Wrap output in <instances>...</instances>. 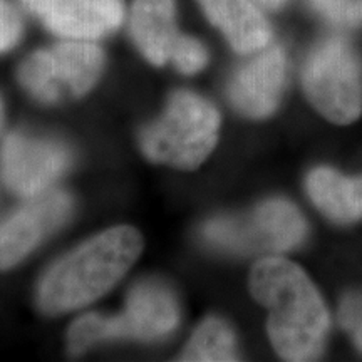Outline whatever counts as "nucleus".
Masks as SVG:
<instances>
[{"label": "nucleus", "mask_w": 362, "mask_h": 362, "mask_svg": "<svg viewBox=\"0 0 362 362\" xmlns=\"http://www.w3.org/2000/svg\"><path fill=\"white\" fill-rule=\"evenodd\" d=\"M339 322L362 351V292H351L339 307Z\"/></svg>", "instance_id": "6ab92c4d"}, {"label": "nucleus", "mask_w": 362, "mask_h": 362, "mask_svg": "<svg viewBox=\"0 0 362 362\" xmlns=\"http://www.w3.org/2000/svg\"><path fill=\"white\" fill-rule=\"evenodd\" d=\"M69 165L71 151L54 139L16 131L0 144V176L8 189L24 198L47 192Z\"/></svg>", "instance_id": "6e6552de"}, {"label": "nucleus", "mask_w": 362, "mask_h": 362, "mask_svg": "<svg viewBox=\"0 0 362 362\" xmlns=\"http://www.w3.org/2000/svg\"><path fill=\"white\" fill-rule=\"evenodd\" d=\"M255 2L267 8H280L287 0H255Z\"/></svg>", "instance_id": "aec40b11"}, {"label": "nucleus", "mask_w": 362, "mask_h": 362, "mask_svg": "<svg viewBox=\"0 0 362 362\" xmlns=\"http://www.w3.org/2000/svg\"><path fill=\"white\" fill-rule=\"evenodd\" d=\"M129 33L138 51L149 64L165 66L180 37L175 0H134Z\"/></svg>", "instance_id": "f8f14e48"}, {"label": "nucleus", "mask_w": 362, "mask_h": 362, "mask_svg": "<svg viewBox=\"0 0 362 362\" xmlns=\"http://www.w3.org/2000/svg\"><path fill=\"white\" fill-rule=\"evenodd\" d=\"M208 17L233 51L255 54L272 40V29L252 0H198Z\"/></svg>", "instance_id": "ddd939ff"}, {"label": "nucleus", "mask_w": 362, "mask_h": 362, "mask_svg": "<svg viewBox=\"0 0 362 362\" xmlns=\"http://www.w3.org/2000/svg\"><path fill=\"white\" fill-rule=\"evenodd\" d=\"M307 99L334 124L354 123L362 111V64L352 45L329 37L312 49L302 69Z\"/></svg>", "instance_id": "39448f33"}, {"label": "nucleus", "mask_w": 362, "mask_h": 362, "mask_svg": "<svg viewBox=\"0 0 362 362\" xmlns=\"http://www.w3.org/2000/svg\"><path fill=\"white\" fill-rule=\"evenodd\" d=\"M287 78V57L280 45H267L235 72L228 83L230 103L248 117H267L277 110Z\"/></svg>", "instance_id": "9b49d317"}, {"label": "nucleus", "mask_w": 362, "mask_h": 362, "mask_svg": "<svg viewBox=\"0 0 362 362\" xmlns=\"http://www.w3.org/2000/svg\"><path fill=\"white\" fill-rule=\"evenodd\" d=\"M220 123L214 104L192 90H178L163 115L141 131L139 146L149 161L194 170L216 146Z\"/></svg>", "instance_id": "7ed1b4c3"}, {"label": "nucleus", "mask_w": 362, "mask_h": 362, "mask_svg": "<svg viewBox=\"0 0 362 362\" xmlns=\"http://www.w3.org/2000/svg\"><path fill=\"white\" fill-rule=\"evenodd\" d=\"M143 252V237L133 226H112L86 240L45 272L37 287L44 314L79 310L111 291Z\"/></svg>", "instance_id": "f03ea898"}, {"label": "nucleus", "mask_w": 362, "mask_h": 362, "mask_svg": "<svg viewBox=\"0 0 362 362\" xmlns=\"http://www.w3.org/2000/svg\"><path fill=\"white\" fill-rule=\"evenodd\" d=\"M52 34L69 40L106 37L124 21L123 0H21Z\"/></svg>", "instance_id": "9d476101"}, {"label": "nucleus", "mask_w": 362, "mask_h": 362, "mask_svg": "<svg viewBox=\"0 0 362 362\" xmlns=\"http://www.w3.org/2000/svg\"><path fill=\"white\" fill-rule=\"evenodd\" d=\"M307 233L304 216L284 198L260 203L245 216H220L203 226L210 247L228 253H275L300 245Z\"/></svg>", "instance_id": "0eeeda50"}, {"label": "nucleus", "mask_w": 362, "mask_h": 362, "mask_svg": "<svg viewBox=\"0 0 362 362\" xmlns=\"http://www.w3.org/2000/svg\"><path fill=\"white\" fill-rule=\"evenodd\" d=\"M312 8L336 25H362V0H309Z\"/></svg>", "instance_id": "f3484780"}, {"label": "nucleus", "mask_w": 362, "mask_h": 362, "mask_svg": "<svg viewBox=\"0 0 362 362\" xmlns=\"http://www.w3.org/2000/svg\"><path fill=\"white\" fill-rule=\"evenodd\" d=\"M170 62H173L181 74L192 76L200 72L208 64V52L205 45L198 39L180 34L173 52H171Z\"/></svg>", "instance_id": "dca6fc26"}, {"label": "nucleus", "mask_w": 362, "mask_h": 362, "mask_svg": "<svg viewBox=\"0 0 362 362\" xmlns=\"http://www.w3.org/2000/svg\"><path fill=\"white\" fill-rule=\"evenodd\" d=\"M237 339L233 330L218 317H208L198 325L185 347L181 361H237Z\"/></svg>", "instance_id": "2eb2a0df"}, {"label": "nucleus", "mask_w": 362, "mask_h": 362, "mask_svg": "<svg viewBox=\"0 0 362 362\" xmlns=\"http://www.w3.org/2000/svg\"><path fill=\"white\" fill-rule=\"evenodd\" d=\"M250 292L269 310L267 332L285 361H314L324 349L329 312L315 285L300 267L269 255L253 265Z\"/></svg>", "instance_id": "f257e3e1"}, {"label": "nucleus", "mask_w": 362, "mask_h": 362, "mask_svg": "<svg viewBox=\"0 0 362 362\" xmlns=\"http://www.w3.org/2000/svg\"><path fill=\"white\" fill-rule=\"evenodd\" d=\"M24 37V22L11 0H0V54L16 49Z\"/></svg>", "instance_id": "a211bd4d"}, {"label": "nucleus", "mask_w": 362, "mask_h": 362, "mask_svg": "<svg viewBox=\"0 0 362 362\" xmlns=\"http://www.w3.org/2000/svg\"><path fill=\"white\" fill-rule=\"evenodd\" d=\"M4 123H6V104H4V99L0 96V131L4 128Z\"/></svg>", "instance_id": "412c9836"}, {"label": "nucleus", "mask_w": 362, "mask_h": 362, "mask_svg": "<svg viewBox=\"0 0 362 362\" xmlns=\"http://www.w3.org/2000/svg\"><path fill=\"white\" fill-rule=\"evenodd\" d=\"M72 198L64 192H45L29 198L0 221V272H7L62 226L72 214Z\"/></svg>", "instance_id": "1a4fd4ad"}, {"label": "nucleus", "mask_w": 362, "mask_h": 362, "mask_svg": "<svg viewBox=\"0 0 362 362\" xmlns=\"http://www.w3.org/2000/svg\"><path fill=\"white\" fill-rule=\"evenodd\" d=\"M178 322L175 293L158 280H141L131 288L119 314H88L76 319L67 332V347L71 354L79 356L94 344L112 339L155 341L173 332Z\"/></svg>", "instance_id": "20e7f679"}, {"label": "nucleus", "mask_w": 362, "mask_h": 362, "mask_svg": "<svg viewBox=\"0 0 362 362\" xmlns=\"http://www.w3.org/2000/svg\"><path fill=\"white\" fill-rule=\"evenodd\" d=\"M305 188L314 205L332 221L354 223L362 220V175L344 176L320 166L307 176Z\"/></svg>", "instance_id": "4468645a"}, {"label": "nucleus", "mask_w": 362, "mask_h": 362, "mask_svg": "<svg viewBox=\"0 0 362 362\" xmlns=\"http://www.w3.org/2000/svg\"><path fill=\"white\" fill-rule=\"evenodd\" d=\"M104 52L90 40H64L27 56L17 71L22 88L42 104L83 98L96 86Z\"/></svg>", "instance_id": "423d86ee"}]
</instances>
